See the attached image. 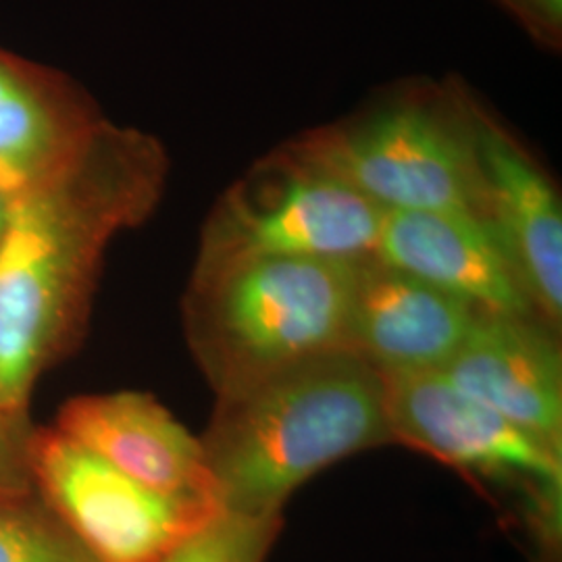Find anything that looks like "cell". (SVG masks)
I'll return each instance as SVG.
<instances>
[{"mask_svg":"<svg viewBox=\"0 0 562 562\" xmlns=\"http://www.w3.org/2000/svg\"><path fill=\"white\" fill-rule=\"evenodd\" d=\"M167 176L157 136L104 117L15 194L0 241V415L27 417L38 380L80 341L109 244L155 213Z\"/></svg>","mask_w":562,"mask_h":562,"instance_id":"cell-1","label":"cell"},{"mask_svg":"<svg viewBox=\"0 0 562 562\" xmlns=\"http://www.w3.org/2000/svg\"><path fill=\"white\" fill-rule=\"evenodd\" d=\"M223 513L283 515L329 464L390 442L383 378L340 350L220 396L201 438Z\"/></svg>","mask_w":562,"mask_h":562,"instance_id":"cell-2","label":"cell"},{"mask_svg":"<svg viewBox=\"0 0 562 562\" xmlns=\"http://www.w3.org/2000/svg\"><path fill=\"white\" fill-rule=\"evenodd\" d=\"M361 262L259 259L192 273L183 301L186 338L217 398L346 350Z\"/></svg>","mask_w":562,"mask_h":562,"instance_id":"cell-3","label":"cell"},{"mask_svg":"<svg viewBox=\"0 0 562 562\" xmlns=\"http://www.w3.org/2000/svg\"><path fill=\"white\" fill-rule=\"evenodd\" d=\"M471 104L454 90L402 97L369 115L306 132L288 150L383 211H459L483 220Z\"/></svg>","mask_w":562,"mask_h":562,"instance_id":"cell-4","label":"cell"},{"mask_svg":"<svg viewBox=\"0 0 562 562\" xmlns=\"http://www.w3.org/2000/svg\"><path fill=\"white\" fill-rule=\"evenodd\" d=\"M383 209L288 148L257 162L215 202L194 276L259 259H367Z\"/></svg>","mask_w":562,"mask_h":562,"instance_id":"cell-5","label":"cell"},{"mask_svg":"<svg viewBox=\"0 0 562 562\" xmlns=\"http://www.w3.org/2000/svg\"><path fill=\"white\" fill-rule=\"evenodd\" d=\"M383 404L390 442L404 443L485 482L517 487L542 559L561 552L562 452L469 398L442 371L387 373Z\"/></svg>","mask_w":562,"mask_h":562,"instance_id":"cell-6","label":"cell"},{"mask_svg":"<svg viewBox=\"0 0 562 562\" xmlns=\"http://www.w3.org/2000/svg\"><path fill=\"white\" fill-rule=\"evenodd\" d=\"M27 461L36 496L99 562H161L223 513L150 490L55 427H34Z\"/></svg>","mask_w":562,"mask_h":562,"instance_id":"cell-7","label":"cell"},{"mask_svg":"<svg viewBox=\"0 0 562 562\" xmlns=\"http://www.w3.org/2000/svg\"><path fill=\"white\" fill-rule=\"evenodd\" d=\"M482 167L483 220L513 262L540 322L562 319V211L538 161L482 106L471 104Z\"/></svg>","mask_w":562,"mask_h":562,"instance_id":"cell-8","label":"cell"},{"mask_svg":"<svg viewBox=\"0 0 562 562\" xmlns=\"http://www.w3.org/2000/svg\"><path fill=\"white\" fill-rule=\"evenodd\" d=\"M378 261L473 306L538 319L513 262L482 217L459 211H385Z\"/></svg>","mask_w":562,"mask_h":562,"instance_id":"cell-9","label":"cell"},{"mask_svg":"<svg viewBox=\"0 0 562 562\" xmlns=\"http://www.w3.org/2000/svg\"><path fill=\"white\" fill-rule=\"evenodd\" d=\"M55 429L150 490L223 510L201 438L148 394L71 398L60 406Z\"/></svg>","mask_w":562,"mask_h":562,"instance_id":"cell-10","label":"cell"},{"mask_svg":"<svg viewBox=\"0 0 562 562\" xmlns=\"http://www.w3.org/2000/svg\"><path fill=\"white\" fill-rule=\"evenodd\" d=\"M446 380L536 440L562 452V355L540 319L480 315Z\"/></svg>","mask_w":562,"mask_h":562,"instance_id":"cell-11","label":"cell"},{"mask_svg":"<svg viewBox=\"0 0 562 562\" xmlns=\"http://www.w3.org/2000/svg\"><path fill=\"white\" fill-rule=\"evenodd\" d=\"M477 317L473 306L369 257L350 302L346 350L382 375L440 371Z\"/></svg>","mask_w":562,"mask_h":562,"instance_id":"cell-12","label":"cell"},{"mask_svg":"<svg viewBox=\"0 0 562 562\" xmlns=\"http://www.w3.org/2000/svg\"><path fill=\"white\" fill-rule=\"evenodd\" d=\"M104 120L53 67L0 48V188L18 194L69 159Z\"/></svg>","mask_w":562,"mask_h":562,"instance_id":"cell-13","label":"cell"},{"mask_svg":"<svg viewBox=\"0 0 562 562\" xmlns=\"http://www.w3.org/2000/svg\"><path fill=\"white\" fill-rule=\"evenodd\" d=\"M0 562H99L36 492L0 498Z\"/></svg>","mask_w":562,"mask_h":562,"instance_id":"cell-14","label":"cell"},{"mask_svg":"<svg viewBox=\"0 0 562 562\" xmlns=\"http://www.w3.org/2000/svg\"><path fill=\"white\" fill-rule=\"evenodd\" d=\"M281 527L283 515L222 513L161 562H267Z\"/></svg>","mask_w":562,"mask_h":562,"instance_id":"cell-15","label":"cell"},{"mask_svg":"<svg viewBox=\"0 0 562 562\" xmlns=\"http://www.w3.org/2000/svg\"><path fill=\"white\" fill-rule=\"evenodd\" d=\"M27 417L0 415V498H18L34 492L27 448L32 438Z\"/></svg>","mask_w":562,"mask_h":562,"instance_id":"cell-16","label":"cell"},{"mask_svg":"<svg viewBox=\"0 0 562 562\" xmlns=\"http://www.w3.org/2000/svg\"><path fill=\"white\" fill-rule=\"evenodd\" d=\"M543 44L561 46L562 0H501Z\"/></svg>","mask_w":562,"mask_h":562,"instance_id":"cell-17","label":"cell"},{"mask_svg":"<svg viewBox=\"0 0 562 562\" xmlns=\"http://www.w3.org/2000/svg\"><path fill=\"white\" fill-rule=\"evenodd\" d=\"M13 199H15V194H11V192H7V190L0 188V241H2L4 232H7V225H9L11 209H13Z\"/></svg>","mask_w":562,"mask_h":562,"instance_id":"cell-18","label":"cell"}]
</instances>
